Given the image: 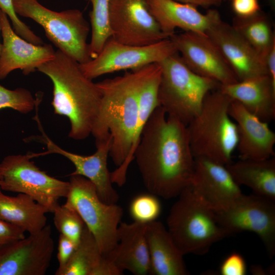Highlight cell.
I'll return each mask as SVG.
<instances>
[{"label": "cell", "instance_id": "cell-1", "mask_svg": "<svg viewBox=\"0 0 275 275\" xmlns=\"http://www.w3.org/2000/svg\"><path fill=\"white\" fill-rule=\"evenodd\" d=\"M133 159L145 188L157 197H177L190 184L195 157L186 126L160 106L145 124Z\"/></svg>", "mask_w": 275, "mask_h": 275}, {"label": "cell", "instance_id": "cell-2", "mask_svg": "<svg viewBox=\"0 0 275 275\" xmlns=\"http://www.w3.org/2000/svg\"><path fill=\"white\" fill-rule=\"evenodd\" d=\"M145 66L122 76L96 83L101 94L98 113L92 129L95 142L112 138L109 156L117 168L113 183L126 182L128 159L137 124L139 91Z\"/></svg>", "mask_w": 275, "mask_h": 275}, {"label": "cell", "instance_id": "cell-3", "mask_svg": "<svg viewBox=\"0 0 275 275\" xmlns=\"http://www.w3.org/2000/svg\"><path fill=\"white\" fill-rule=\"evenodd\" d=\"M53 84L51 102L55 114L70 122L68 136L82 140L91 134L96 119L101 94L96 83L87 77L79 64L58 49L54 58L37 68Z\"/></svg>", "mask_w": 275, "mask_h": 275}, {"label": "cell", "instance_id": "cell-4", "mask_svg": "<svg viewBox=\"0 0 275 275\" xmlns=\"http://www.w3.org/2000/svg\"><path fill=\"white\" fill-rule=\"evenodd\" d=\"M231 99L219 89L205 97L199 113L186 125L194 157L227 165L236 149V124L229 114Z\"/></svg>", "mask_w": 275, "mask_h": 275}, {"label": "cell", "instance_id": "cell-5", "mask_svg": "<svg viewBox=\"0 0 275 275\" xmlns=\"http://www.w3.org/2000/svg\"><path fill=\"white\" fill-rule=\"evenodd\" d=\"M177 197L167 224L170 234L183 255H203L213 244L230 236L218 223L214 211L195 195L190 185Z\"/></svg>", "mask_w": 275, "mask_h": 275}, {"label": "cell", "instance_id": "cell-6", "mask_svg": "<svg viewBox=\"0 0 275 275\" xmlns=\"http://www.w3.org/2000/svg\"><path fill=\"white\" fill-rule=\"evenodd\" d=\"M158 63L161 69L160 106L186 126L200 112L207 94L219 89L221 84L193 71L178 52Z\"/></svg>", "mask_w": 275, "mask_h": 275}, {"label": "cell", "instance_id": "cell-7", "mask_svg": "<svg viewBox=\"0 0 275 275\" xmlns=\"http://www.w3.org/2000/svg\"><path fill=\"white\" fill-rule=\"evenodd\" d=\"M13 1L17 14L39 24L59 50L79 64L92 59L87 42L90 26L79 10L56 12L45 7L37 0Z\"/></svg>", "mask_w": 275, "mask_h": 275}, {"label": "cell", "instance_id": "cell-8", "mask_svg": "<svg viewBox=\"0 0 275 275\" xmlns=\"http://www.w3.org/2000/svg\"><path fill=\"white\" fill-rule=\"evenodd\" d=\"M65 203L75 209L106 256L118 242V228L123 216L121 207L99 197L94 185L80 175H71Z\"/></svg>", "mask_w": 275, "mask_h": 275}, {"label": "cell", "instance_id": "cell-9", "mask_svg": "<svg viewBox=\"0 0 275 275\" xmlns=\"http://www.w3.org/2000/svg\"><path fill=\"white\" fill-rule=\"evenodd\" d=\"M31 159L30 153L5 157L0 163L1 188L26 194L52 213L58 200L66 198L69 182L49 176Z\"/></svg>", "mask_w": 275, "mask_h": 275}, {"label": "cell", "instance_id": "cell-10", "mask_svg": "<svg viewBox=\"0 0 275 275\" xmlns=\"http://www.w3.org/2000/svg\"><path fill=\"white\" fill-rule=\"evenodd\" d=\"M229 234L249 231L262 242L269 258L275 254V201L256 195H242L224 209L214 211Z\"/></svg>", "mask_w": 275, "mask_h": 275}, {"label": "cell", "instance_id": "cell-11", "mask_svg": "<svg viewBox=\"0 0 275 275\" xmlns=\"http://www.w3.org/2000/svg\"><path fill=\"white\" fill-rule=\"evenodd\" d=\"M177 52L170 38L150 45L134 46L119 43L111 37L95 58L79 66L84 75L92 80L103 74L159 63Z\"/></svg>", "mask_w": 275, "mask_h": 275}, {"label": "cell", "instance_id": "cell-12", "mask_svg": "<svg viewBox=\"0 0 275 275\" xmlns=\"http://www.w3.org/2000/svg\"><path fill=\"white\" fill-rule=\"evenodd\" d=\"M108 18L111 37L119 43L145 46L169 38L147 0H109Z\"/></svg>", "mask_w": 275, "mask_h": 275}, {"label": "cell", "instance_id": "cell-13", "mask_svg": "<svg viewBox=\"0 0 275 275\" xmlns=\"http://www.w3.org/2000/svg\"><path fill=\"white\" fill-rule=\"evenodd\" d=\"M54 248L49 225L36 234L1 245L0 275H44Z\"/></svg>", "mask_w": 275, "mask_h": 275}, {"label": "cell", "instance_id": "cell-14", "mask_svg": "<svg viewBox=\"0 0 275 275\" xmlns=\"http://www.w3.org/2000/svg\"><path fill=\"white\" fill-rule=\"evenodd\" d=\"M42 134L30 138L45 144L47 151L36 153L34 157L49 154H58L69 160L75 170L69 175H80L89 179L95 186L99 198L105 203L116 204L119 195L113 186L111 173L107 160L112 145V138L95 142L96 151L90 155H82L66 151L54 143L45 133L41 124H38Z\"/></svg>", "mask_w": 275, "mask_h": 275}, {"label": "cell", "instance_id": "cell-15", "mask_svg": "<svg viewBox=\"0 0 275 275\" xmlns=\"http://www.w3.org/2000/svg\"><path fill=\"white\" fill-rule=\"evenodd\" d=\"M169 38L184 63L196 73L221 85L238 81L218 47L206 34L184 32Z\"/></svg>", "mask_w": 275, "mask_h": 275}, {"label": "cell", "instance_id": "cell-16", "mask_svg": "<svg viewBox=\"0 0 275 275\" xmlns=\"http://www.w3.org/2000/svg\"><path fill=\"white\" fill-rule=\"evenodd\" d=\"M190 186L214 211L225 209L243 195L226 165L204 158H195Z\"/></svg>", "mask_w": 275, "mask_h": 275}, {"label": "cell", "instance_id": "cell-17", "mask_svg": "<svg viewBox=\"0 0 275 275\" xmlns=\"http://www.w3.org/2000/svg\"><path fill=\"white\" fill-rule=\"evenodd\" d=\"M206 34L218 47L238 81L268 75L265 59L232 25L221 19Z\"/></svg>", "mask_w": 275, "mask_h": 275}, {"label": "cell", "instance_id": "cell-18", "mask_svg": "<svg viewBox=\"0 0 275 275\" xmlns=\"http://www.w3.org/2000/svg\"><path fill=\"white\" fill-rule=\"evenodd\" d=\"M0 23L3 37L0 80L16 69H20L24 75H28L54 58L56 51L50 44L36 45L20 37L11 26L7 15L2 11Z\"/></svg>", "mask_w": 275, "mask_h": 275}, {"label": "cell", "instance_id": "cell-19", "mask_svg": "<svg viewBox=\"0 0 275 275\" xmlns=\"http://www.w3.org/2000/svg\"><path fill=\"white\" fill-rule=\"evenodd\" d=\"M228 112L236 124V149L240 159H265L274 156L275 133L264 122L231 100Z\"/></svg>", "mask_w": 275, "mask_h": 275}, {"label": "cell", "instance_id": "cell-20", "mask_svg": "<svg viewBox=\"0 0 275 275\" xmlns=\"http://www.w3.org/2000/svg\"><path fill=\"white\" fill-rule=\"evenodd\" d=\"M147 1L151 13L169 38L175 34L176 28L206 35L211 26L222 19L215 9H209L203 14L194 6L174 0Z\"/></svg>", "mask_w": 275, "mask_h": 275}, {"label": "cell", "instance_id": "cell-21", "mask_svg": "<svg viewBox=\"0 0 275 275\" xmlns=\"http://www.w3.org/2000/svg\"><path fill=\"white\" fill-rule=\"evenodd\" d=\"M146 224L121 222L118 242L106 256L123 271L135 275L150 273V261L146 237Z\"/></svg>", "mask_w": 275, "mask_h": 275}, {"label": "cell", "instance_id": "cell-22", "mask_svg": "<svg viewBox=\"0 0 275 275\" xmlns=\"http://www.w3.org/2000/svg\"><path fill=\"white\" fill-rule=\"evenodd\" d=\"M221 91L246 109L268 123L275 118V86L268 75L221 85Z\"/></svg>", "mask_w": 275, "mask_h": 275}, {"label": "cell", "instance_id": "cell-23", "mask_svg": "<svg viewBox=\"0 0 275 275\" xmlns=\"http://www.w3.org/2000/svg\"><path fill=\"white\" fill-rule=\"evenodd\" d=\"M146 237L150 261V274H189L183 255L168 229L160 222L146 224Z\"/></svg>", "mask_w": 275, "mask_h": 275}, {"label": "cell", "instance_id": "cell-24", "mask_svg": "<svg viewBox=\"0 0 275 275\" xmlns=\"http://www.w3.org/2000/svg\"><path fill=\"white\" fill-rule=\"evenodd\" d=\"M49 210L29 196L18 193L5 195L0 190V219L16 225L30 234L40 231L46 225Z\"/></svg>", "mask_w": 275, "mask_h": 275}, {"label": "cell", "instance_id": "cell-25", "mask_svg": "<svg viewBox=\"0 0 275 275\" xmlns=\"http://www.w3.org/2000/svg\"><path fill=\"white\" fill-rule=\"evenodd\" d=\"M239 185H245L255 194L275 201V158L240 159L226 165Z\"/></svg>", "mask_w": 275, "mask_h": 275}, {"label": "cell", "instance_id": "cell-26", "mask_svg": "<svg viewBox=\"0 0 275 275\" xmlns=\"http://www.w3.org/2000/svg\"><path fill=\"white\" fill-rule=\"evenodd\" d=\"M106 260L93 234L85 225L80 239L67 263L56 275H100Z\"/></svg>", "mask_w": 275, "mask_h": 275}, {"label": "cell", "instance_id": "cell-27", "mask_svg": "<svg viewBox=\"0 0 275 275\" xmlns=\"http://www.w3.org/2000/svg\"><path fill=\"white\" fill-rule=\"evenodd\" d=\"M232 26L265 60L275 44V35L266 14L261 11L250 17L235 16Z\"/></svg>", "mask_w": 275, "mask_h": 275}, {"label": "cell", "instance_id": "cell-28", "mask_svg": "<svg viewBox=\"0 0 275 275\" xmlns=\"http://www.w3.org/2000/svg\"><path fill=\"white\" fill-rule=\"evenodd\" d=\"M88 1L92 6L90 12L91 38L89 47L91 57L93 59L112 37L108 18L109 0Z\"/></svg>", "mask_w": 275, "mask_h": 275}, {"label": "cell", "instance_id": "cell-29", "mask_svg": "<svg viewBox=\"0 0 275 275\" xmlns=\"http://www.w3.org/2000/svg\"><path fill=\"white\" fill-rule=\"evenodd\" d=\"M53 223L57 230L76 245L81 237L85 224L82 218L72 207L58 204L54 208Z\"/></svg>", "mask_w": 275, "mask_h": 275}, {"label": "cell", "instance_id": "cell-30", "mask_svg": "<svg viewBox=\"0 0 275 275\" xmlns=\"http://www.w3.org/2000/svg\"><path fill=\"white\" fill-rule=\"evenodd\" d=\"M42 98L40 93L35 98L26 89L10 90L0 85V109L10 108L22 114H28L35 109L37 102Z\"/></svg>", "mask_w": 275, "mask_h": 275}, {"label": "cell", "instance_id": "cell-31", "mask_svg": "<svg viewBox=\"0 0 275 275\" xmlns=\"http://www.w3.org/2000/svg\"><path fill=\"white\" fill-rule=\"evenodd\" d=\"M130 213L134 222L147 224L156 221L161 211L157 196L149 194H141L131 201Z\"/></svg>", "mask_w": 275, "mask_h": 275}, {"label": "cell", "instance_id": "cell-32", "mask_svg": "<svg viewBox=\"0 0 275 275\" xmlns=\"http://www.w3.org/2000/svg\"><path fill=\"white\" fill-rule=\"evenodd\" d=\"M0 9L7 15L12 23L14 31L18 35L33 44H43L41 38L18 18L13 0H0Z\"/></svg>", "mask_w": 275, "mask_h": 275}, {"label": "cell", "instance_id": "cell-33", "mask_svg": "<svg viewBox=\"0 0 275 275\" xmlns=\"http://www.w3.org/2000/svg\"><path fill=\"white\" fill-rule=\"evenodd\" d=\"M246 270L244 259L236 252L228 256L219 267V273L222 275H245Z\"/></svg>", "mask_w": 275, "mask_h": 275}, {"label": "cell", "instance_id": "cell-34", "mask_svg": "<svg viewBox=\"0 0 275 275\" xmlns=\"http://www.w3.org/2000/svg\"><path fill=\"white\" fill-rule=\"evenodd\" d=\"M231 7L236 16L247 17L261 11L258 0H231Z\"/></svg>", "mask_w": 275, "mask_h": 275}, {"label": "cell", "instance_id": "cell-35", "mask_svg": "<svg viewBox=\"0 0 275 275\" xmlns=\"http://www.w3.org/2000/svg\"><path fill=\"white\" fill-rule=\"evenodd\" d=\"M24 233L21 228L0 219V245L24 238Z\"/></svg>", "mask_w": 275, "mask_h": 275}, {"label": "cell", "instance_id": "cell-36", "mask_svg": "<svg viewBox=\"0 0 275 275\" xmlns=\"http://www.w3.org/2000/svg\"><path fill=\"white\" fill-rule=\"evenodd\" d=\"M76 246L77 245L69 238L60 234L57 253L59 262L58 268L63 267L67 263Z\"/></svg>", "mask_w": 275, "mask_h": 275}, {"label": "cell", "instance_id": "cell-37", "mask_svg": "<svg viewBox=\"0 0 275 275\" xmlns=\"http://www.w3.org/2000/svg\"><path fill=\"white\" fill-rule=\"evenodd\" d=\"M268 75L275 86V44H274L265 58Z\"/></svg>", "mask_w": 275, "mask_h": 275}, {"label": "cell", "instance_id": "cell-38", "mask_svg": "<svg viewBox=\"0 0 275 275\" xmlns=\"http://www.w3.org/2000/svg\"><path fill=\"white\" fill-rule=\"evenodd\" d=\"M175 1L189 4L196 7L200 6L204 8H208L212 6H219L222 3L221 0H174Z\"/></svg>", "mask_w": 275, "mask_h": 275}, {"label": "cell", "instance_id": "cell-39", "mask_svg": "<svg viewBox=\"0 0 275 275\" xmlns=\"http://www.w3.org/2000/svg\"><path fill=\"white\" fill-rule=\"evenodd\" d=\"M273 266L268 269H264L261 266L259 265H253L250 267V271L253 274L257 275H265L266 274H269V273H273Z\"/></svg>", "mask_w": 275, "mask_h": 275}, {"label": "cell", "instance_id": "cell-40", "mask_svg": "<svg viewBox=\"0 0 275 275\" xmlns=\"http://www.w3.org/2000/svg\"><path fill=\"white\" fill-rule=\"evenodd\" d=\"M268 5L272 10L275 9V0H267Z\"/></svg>", "mask_w": 275, "mask_h": 275}, {"label": "cell", "instance_id": "cell-41", "mask_svg": "<svg viewBox=\"0 0 275 275\" xmlns=\"http://www.w3.org/2000/svg\"><path fill=\"white\" fill-rule=\"evenodd\" d=\"M1 11H2L0 9V15H1ZM0 31H1V23H0ZM2 48V43H1V42H0V54H1V52Z\"/></svg>", "mask_w": 275, "mask_h": 275}, {"label": "cell", "instance_id": "cell-42", "mask_svg": "<svg viewBox=\"0 0 275 275\" xmlns=\"http://www.w3.org/2000/svg\"><path fill=\"white\" fill-rule=\"evenodd\" d=\"M2 190L1 188V177H0V190Z\"/></svg>", "mask_w": 275, "mask_h": 275}, {"label": "cell", "instance_id": "cell-43", "mask_svg": "<svg viewBox=\"0 0 275 275\" xmlns=\"http://www.w3.org/2000/svg\"><path fill=\"white\" fill-rule=\"evenodd\" d=\"M222 1H230L231 0H221Z\"/></svg>", "mask_w": 275, "mask_h": 275}]
</instances>
